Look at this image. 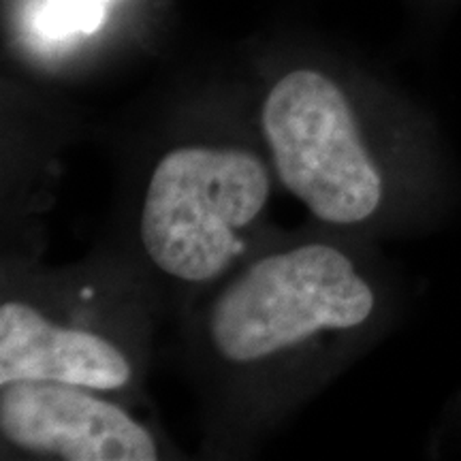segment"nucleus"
I'll return each instance as SVG.
<instances>
[{"mask_svg": "<svg viewBox=\"0 0 461 461\" xmlns=\"http://www.w3.org/2000/svg\"><path fill=\"white\" fill-rule=\"evenodd\" d=\"M267 194V171L252 154L173 149L149 180L141 214L143 248L173 278H216L240 250V229L261 214Z\"/></svg>", "mask_w": 461, "mask_h": 461, "instance_id": "nucleus-1", "label": "nucleus"}, {"mask_svg": "<svg viewBox=\"0 0 461 461\" xmlns=\"http://www.w3.org/2000/svg\"><path fill=\"white\" fill-rule=\"evenodd\" d=\"M372 308L370 286L353 263L336 248L310 244L263 258L224 288L210 333L222 357L248 363L321 330L361 325Z\"/></svg>", "mask_w": 461, "mask_h": 461, "instance_id": "nucleus-2", "label": "nucleus"}, {"mask_svg": "<svg viewBox=\"0 0 461 461\" xmlns=\"http://www.w3.org/2000/svg\"><path fill=\"white\" fill-rule=\"evenodd\" d=\"M263 131L282 184L316 218L355 224L376 212L383 182L330 77L310 68L285 75L263 105Z\"/></svg>", "mask_w": 461, "mask_h": 461, "instance_id": "nucleus-3", "label": "nucleus"}, {"mask_svg": "<svg viewBox=\"0 0 461 461\" xmlns=\"http://www.w3.org/2000/svg\"><path fill=\"white\" fill-rule=\"evenodd\" d=\"M0 429L15 447L68 461H154L152 436L113 403L82 393L75 384H3Z\"/></svg>", "mask_w": 461, "mask_h": 461, "instance_id": "nucleus-4", "label": "nucleus"}, {"mask_svg": "<svg viewBox=\"0 0 461 461\" xmlns=\"http://www.w3.org/2000/svg\"><path fill=\"white\" fill-rule=\"evenodd\" d=\"M20 380L120 389L131 366L107 339L56 327L31 305L7 302L0 308V387Z\"/></svg>", "mask_w": 461, "mask_h": 461, "instance_id": "nucleus-5", "label": "nucleus"}, {"mask_svg": "<svg viewBox=\"0 0 461 461\" xmlns=\"http://www.w3.org/2000/svg\"><path fill=\"white\" fill-rule=\"evenodd\" d=\"M92 3H96V5H103V0H92Z\"/></svg>", "mask_w": 461, "mask_h": 461, "instance_id": "nucleus-6", "label": "nucleus"}]
</instances>
